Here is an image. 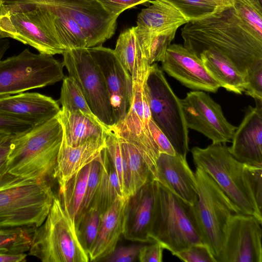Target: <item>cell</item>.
<instances>
[{
	"label": "cell",
	"mask_w": 262,
	"mask_h": 262,
	"mask_svg": "<svg viewBox=\"0 0 262 262\" xmlns=\"http://www.w3.org/2000/svg\"><path fill=\"white\" fill-rule=\"evenodd\" d=\"M184 46L199 58L210 50L226 57L245 76L262 64V35L233 6L187 23L181 30Z\"/></svg>",
	"instance_id": "6da1fadb"
},
{
	"label": "cell",
	"mask_w": 262,
	"mask_h": 262,
	"mask_svg": "<svg viewBox=\"0 0 262 262\" xmlns=\"http://www.w3.org/2000/svg\"><path fill=\"white\" fill-rule=\"evenodd\" d=\"M62 138V127L57 116L17 136L8 156L7 172L24 179H49Z\"/></svg>",
	"instance_id": "7a4b0ae2"
},
{
	"label": "cell",
	"mask_w": 262,
	"mask_h": 262,
	"mask_svg": "<svg viewBox=\"0 0 262 262\" xmlns=\"http://www.w3.org/2000/svg\"><path fill=\"white\" fill-rule=\"evenodd\" d=\"M55 196L49 179L18 178L1 187L0 229L38 228Z\"/></svg>",
	"instance_id": "3957f363"
},
{
	"label": "cell",
	"mask_w": 262,
	"mask_h": 262,
	"mask_svg": "<svg viewBox=\"0 0 262 262\" xmlns=\"http://www.w3.org/2000/svg\"><path fill=\"white\" fill-rule=\"evenodd\" d=\"M191 152L196 167L215 181L242 213L253 215L262 222L261 211L251 194L244 164L231 155L226 143L194 147Z\"/></svg>",
	"instance_id": "277c9868"
},
{
	"label": "cell",
	"mask_w": 262,
	"mask_h": 262,
	"mask_svg": "<svg viewBox=\"0 0 262 262\" xmlns=\"http://www.w3.org/2000/svg\"><path fill=\"white\" fill-rule=\"evenodd\" d=\"M150 238L172 255L193 245H206L193 206L159 184Z\"/></svg>",
	"instance_id": "5b68a950"
},
{
	"label": "cell",
	"mask_w": 262,
	"mask_h": 262,
	"mask_svg": "<svg viewBox=\"0 0 262 262\" xmlns=\"http://www.w3.org/2000/svg\"><path fill=\"white\" fill-rule=\"evenodd\" d=\"M30 256L43 262H88V254L78 239L74 222L55 196L44 222L34 230Z\"/></svg>",
	"instance_id": "8992f818"
},
{
	"label": "cell",
	"mask_w": 262,
	"mask_h": 262,
	"mask_svg": "<svg viewBox=\"0 0 262 262\" xmlns=\"http://www.w3.org/2000/svg\"><path fill=\"white\" fill-rule=\"evenodd\" d=\"M194 173L197 200L192 206L204 241L219 262L228 222L242 213L207 173L196 167Z\"/></svg>",
	"instance_id": "52a82bcc"
},
{
	"label": "cell",
	"mask_w": 262,
	"mask_h": 262,
	"mask_svg": "<svg viewBox=\"0 0 262 262\" xmlns=\"http://www.w3.org/2000/svg\"><path fill=\"white\" fill-rule=\"evenodd\" d=\"M63 64L53 55L28 49L0 61V97L41 88L62 80Z\"/></svg>",
	"instance_id": "ba28073f"
},
{
	"label": "cell",
	"mask_w": 262,
	"mask_h": 262,
	"mask_svg": "<svg viewBox=\"0 0 262 262\" xmlns=\"http://www.w3.org/2000/svg\"><path fill=\"white\" fill-rule=\"evenodd\" d=\"M145 89L152 120L165 134L177 154L189 151L188 128L180 99L176 96L158 65H150Z\"/></svg>",
	"instance_id": "9c48e42d"
},
{
	"label": "cell",
	"mask_w": 262,
	"mask_h": 262,
	"mask_svg": "<svg viewBox=\"0 0 262 262\" xmlns=\"http://www.w3.org/2000/svg\"><path fill=\"white\" fill-rule=\"evenodd\" d=\"M63 66L80 89L94 114L107 127L115 124L103 77L88 48L66 50Z\"/></svg>",
	"instance_id": "30bf717a"
},
{
	"label": "cell",
	"mask_w": 262,
	"mask_h": 262,
	"mask_svg": "<svg viewBox=\"0 0 262 262\" xmlns=\"http://www.w3.org/2000/svg\"><path fill=\"white\" fill-rule=\"evenodd\" d=\"M151 119L147 96L144 90L137 88L133 91L124 118L110 129L136 147L156 180V163L160 152L149 129Z\"/></svg>",
	"instance_id": "8fae6325"
},
{
	"label": "cell",
	"mask_w": 262,
	"mask_h": 262,
	"mask_svg": "<svg viewBox=\"0 0 262 262\" xmlns=\"http://www.w3.org/2000/svg\"><path fill=\"white\" fill-rule=\"evenodd\" d=\"M0 36L28 45L40 53L54 55L65 51L27 8L7 1L0 6Z\"/></svg>",
	"instance_id": "7c38bea8"
},
{
	"label": "cell",
	"mask_w": 262,
	"mask_h": 262,
	"mask_svg": "<svg viewBox=\"0 0 262 262\" xmlns=\"http://www.w3.org/2000/svg\"><path fill=\"white\" fill-rule=\"evenodd\" d=\"M180 103L188 128L203 134L213 143L231 142L236 127L227 121L221 106L209 95L191 91Z\"/></svg>",
	"instance_id": "4fadbf2b"
},
{
	"label": "cell",
	"mask_w": 262,
	"mask_h": 262,
	"mask_svg": "<svg viewBox=\"0 0 262 262\" xmlns=\"http://www.w3.org/2000/svg\"><path fill=\"white\" fill-rule=\"evenodd\" d=\"M261 224L253 215L233 214L226 229L219 262H262Z\"/></svg>",
	"instance_id": "5bb4252c"
},
{
	"label": "cell",
	"mask_w": 262,
	"mask_h": 262,
	"mask_svg": "<svg viewBox=\"0 0 262 262\" xmlns=\"http://www.w3.org/2000/svg\"><path fill=\"white\" fill-rule=\"evenodd\" d=\"M103 77L113 109L115 124L126 115L132 97V78L114 50L102 45L88 48Z\"/></svg>",
	"instance_id": "9a60e30c"
},
{
	"label": "cell",
	"mask_w": 262,
	"mask_h": 262,
	"mask_svg": "<svg viewBox=\"0 0 262 262\" xmlns=\"http://www.w3.org/2000/svg\"><path fill=\"white\" fill-rule=\"evenodd\" d=\"M50 1L81 29L87 39V48L101 46L114 35L118 16L110 14L97 0Z\"/></svg>",
	"instance_id": "2e32d148"
},
{
	"label": "cell",
	"mask_w": 262,
	"mask_h": 262,
	"mask_svg": "<svg viewBox=\"0 0 262 262\" xmlns=\"http://www.w3.org/2000/svg\"><path fill=\"white\" fill-rule=\"evenodd\" d=\"M161 62L167 74L190 89L215 93L221 88L202 60L182 45H170Z\"/></svg>",
	"instance_id": "e0dca14e"
},
{
	"label": "cell",
	"mask_w": 262,
	"mask_h": 262,
	"mask_svg": "<svg viewBox=\"0 0 262 262\" xmlns=\"http://www.w3.org/2000/svg\"><path fill=\"white\" fill-rule=\"evenodd\" d=\"M159 184L147 182L128 199L123 235L125 239L141 243L154 242L150 238Z\"/></svg>",
	"instance_id": "ac0fdd59"
},
{
	"label": "cell",
	"mask_w": 262,
	"mask_h": 262,
	"mask_svg": "<svg viewBox=\"0 0 262 262\" xmlns=\"http://www.w3.org/2000/svg\"><path fill=\"white\" fill-rule=\"evenodd\" d=\"M60 110L56 100L37 93H21L0 97V115L33 126L57 116Z\"/></svg>",
	"instance_id": "d6986e66"
},
{
	"label": "cell",
	"mask_w": 262,
	"mask_h": 262,
	"mask_svg": "<svg viewBox=\"0 0 262 262\" xmlns=\"http://www.w3.org/2000/svg\"><path fill=\"white\" fill-rule=\"evenodd\" d=\"M233 136L229 147L231 155L247 164L262 166V100H255Z\"/></svg>",
	"instance_id": "ffe728a7"
},
{
	"label": "cell",
	"mask_w": 262,
	"mask_h": 262,
	"mask_svg": "<svg viewBox=\"0 0 262 262\" xmlns=\"http://www.w3.org/2000/svg\"><path fill=\"white\" fill-rule=\"evenodd\" d=\"M156 179L159 184L193 206L197 200L195 173L186 157L176 154H160L156 163Z\"/></svg>",
	"instance_id": "44dd1931"
},
{
	"label": "cell",
	"mask_w": 262,
	"mask_h": 262,
	"mask_svg": "<svg viewBox=\"0 0 262 262\" xmlns=\"http://www.w3.org/2000/svg\"><path fill=\"white\" fill-rule=\"evenodd\" d=\"M106 138L91 140L76 146H70L62 140L52 174L59 185V191L63 189L76 173L100 158L106 146Z\"/></svg>",
	"instance_id": "7402d4cb"
},
{
	"label": "cell",
	"mask_w": 262,
	"mask_h": 262,
	"mask_svg": "<svg viewBox=\"0 0 262 262\" xmlns=\"http://www.w3.org/2000/svg\"><path fill=\"white\" fill-rule=\"evenodd\" d=\"M128 199L117 198L102 215L98 234L89 253V261H100L117 247L123 235L125 210Z\"/></svg>",
	"instance_id": "603a6c76"
},
{
	"label": "cell",
	"mask_w": 262,
	"mask_h": 262,
	"mask_svg": "<svg viewBox=\"0 0 262 262\" xmlns=\"http://www.w3.org/2000/svg\"><path fill=\"white\" fill-rule=\"evenodd\" d=\"M151 5L143 9L137 16L139 29L155 34L177 32L188 22L185 16L166 0H149Z\"/></svg>",
	"instance_id": "cb8c5ba5"
},
{
	"label": "cell",
	"mask_w": 262,
	"mask_h": 262,
	"mask_svg": "<svg viewBox=\"0 0 262 262\" xmlns=\"http://www.w3.org/2000/svg\"><path fill=\"white\" fill-rule=\"evenodd\" d=\"M57 117L63 129L62 140L71 146H78L93 139L106 138L109 131L101 121L80 112L61 108Z\"/></svg>",
	"instance_id": "d4e9b609"
},
{
	"label": "cell",
	"mask_w": 262,
	"mask_h": 262,
	"mask_svg": "<svg viewBox=\"0 0 262 262\" xmlns=\"http://www.w3.org/2000/svg\"><path fill=\"white\" fill-rule=\"evenodd\" d=\"M199 58L221 87L237 94L245 92V76L226 57L216 52L207 50L201 53Z\"/></svg>",
	"instance_id": "484cf974"
},
{
	"label": "cell",
	"mask_w": 262,
	"mask_h": 262,
	"mask_svg": "<svg viewBox=\"0 0 262 262\" xmlns=\"http://www.w3.org/2000/svg\"><path fill=\"white\" fill-rule=\"evenodd\" d=\"M100 162L98 185L90 207L95 209L102 215L117 198L123 196L117 175L106 147L102 151Z\"/></svg>",
	"instance_id": "4316f807"
},
{
	"label": "cell",
	"mask_w": 262,
	"mask_h": 262,
	"mask_svg": "<svg viewBox=\"0 0 262 262\" xmlns=\"http://www.w3.org/2000/svg\"><path fill=\"white\" fill-rule=\"evenodd\" d=\"M91 163L74 175L63 189L59 191L61 203L74 223L84 200Z\"/></svg>",
	"instance_id": "83f0119b"
},
{
	"label": "cell",
	"mask_w": 262,
	"mask_h": 262,
	"mask_svg": "<svg viewBox=\"0 0 262 262\" xmlns=\"http://www.w3.org/2000/svg\"><path fill=\"white\" fill-rule=\"evenodd\" d=\"M118 137L127 164L130 197L143 185L154 179L146 163L136 147L130 142Z\"/></svg>",
	"instance_id": "f1b7e54d"
},
{
	"label": "cell",
	"mask_w": 262,
	"mask_h": 262,
	"mask_svg": "<svg viewBox=\"0 0 262 262\" xmlns=\"http://www.w3.org/2000/svg\"><path fill=\"white\" fill-rule=\"evenodd\" d=\"M114 51L131 76L135 73L142 59L146 58L139 43L134 27L127 28L121 32Z\"/></svg>",
	"instance_id": "f546056e"
},
{
	"label": "cell",
	"mask_w": 262,
	"mask_h": 262,
	"mask_svg": "<svg viewBox=\"0 0 262 262\" xmlns=\"http://www.w3.org/2000/svg\"><path fill=\"white\" fill-rule=\"evenodd\" d=\"M142 51L149 64L162 61L167 49L174 39L176 32L155 34L134 27Z\"/></svg>",
	"instance_id": "4dcf8cb0"
},
{
	"label": "cell",
	"mask_w": 262,
	"mask_h": 262,
	"mask_svg": "<svg viewBox=\"0 0 262 262\" xmlns=\"http://www.w3.org/2000/svg\"><path fill=\"white\" fill-rule=\"evenodd\" d=\"M106 149L117 175L123 198H129V177L126 160L118 136L109 129L105 140Z\"/></svg>",
	"instance_id": "1f68e13d"
},
{
	"label": "cell",
	"mask_w": 262,
	"mask_h": 262,
	"mask_svg": "<svg viewBox=\"0 0 262 262\" xmlns=\"http://www.w3.org/2000/svg\"><path fill=\"white\" fill-rule=\"evenodd\" d=\"M101 214L90 207L81 212L75 221L77 236L81 246L89 253L97 238Z\"/></svg>",
	"instance_id": "d6a6232c"
},
{
	"label": "cell",
	"mask_w": 262,
	"mask_h": 262,
	"mask_svg": "<svg viewBox=\"0 0 262 262\" xmlns=\"http://www.w3.org/2000/svg\"><path fill=\"white\" fill-rule=\"evenodd\" d=\"M175 6L189 21L204 18L229 5L223 0H166Z\"/></svg>",
	"instance_id": "836d02e7"
},
{
	"label": "cell",
	"mask_w": 262,
	"mask_h": 262,
	"mask_svg": "<svg viewBox=\"0 0 262 262\" xmlns=\"http://www.w3.org/2000/svg\"><path fill=\"white\" fill-rule=\"evenodd\" d=\"M36 228L0 229V253L23 254L28 252Z\"/></svg>",
	"instance_id": "e575fe53"
},
{
	"label": "cell",
	"mask_w": 262,
	"mask_h": 262,
	"mask_svg": "<svg viewBox=\"0 0 262 262\" xmlns=\"http://www.w3.org/2000/svg\"><path fill=\"white\" fill-rule=\"evenodd\" d=\"M59 102L61 108L71 112H80L93 119L100 121L92 111L79 86L70 76L62 79Z\"/></svg>",
	"instance_id": "d590c367"
},
{
	"label": "cell",
	"mask_w": 262,
	"mask_h": 262,
	"mask_svg": "<svg viewBox=\"0 0 262 262\" xmlns=\"http://www.w3.org/2000/svg\"><path fill=\"white\" fill-rule=\"evenodd\" d=\"M261 4V0H233L232 6L257 32L262 35Z\"/></svg>",
	"instance_id": "8d00e7d4"
},
{
	"label": "cell",
	"mask_w": 262,
	"mask_h": 262,
	"mask_svg": "<svg viewBox=\"0 0 262 262\" xmlns=\"http://www.w3.org/2000/svg\"><path fill=\"white\" fill-rule=\"evenodd\" d=\"M17 136L0 132V188L19 178L9 174L7 171L8 156L11 144Z\"/></svg>",
	"instance_id": "74e56055"
},
{
	"label": "cell",
	"mask_w": 262,
	"mask_h": 262,
	"mask_svg": "<svg viewBox=\"0 0 262 262\" xmlns=\"http://www.w3.org/2000/svg\"><path fill=\"white\" fill-rule=\"evenodd\" d=\"M248 185L254 201L260 211L262 209V166L244 164Z\"/></svg>",
	"instance_id": "f35d334b"
},
{
	"label": "cell",
	"mask_w": 262,
	"mask_h": 262,
	"mask_svg": "<svg viewBox=\"0 0 262 262\" xmlns=\"http://www.w3.org/2000/svg\"><path fill=\"white\" fill-rule=\"evenodd\" d=\"M173 255L185 262H216L209 247L205 244L193 245Z\"/></svg>",
	"instance_id": "ab89813d"
},
{
	"label": "cell",
	"mask_w": 262,
	"mask_h": 262,
	"mask_svg": "<svg viewBox=\"0 0 262 262\" xmlns=\"http://www.w3.org/2000/svg\"><path fill=\"white\" fill-rule=\"evenodd\" d=\"M245 78L244 93L255 100H262V64L248 70Z\"/></svg>",
	"instance_id": "60d3db41"
},
{
	"label": "cell",
	"mask_w": 262,
	"mask_h": 262,
	"mask_svg": "<svg viewBox=\"0 0 262 262\" xmlns=\"http://www.w3.org/2000/svg\"><path fill=\"white\" fill-rule=\"evenodd\" d=\"M101 156L99 160L94 161L91 163V168L87 180L85 194L79 214L81 212L88 209L91 206L98 185L100 170V161Z\"/></svg>",
	"instance_id": "b9f144b4"
},
{
	"label": "cell",
	"mask_w": 262,
	"mask_h": 262,
	"mask_svg": "<svg viewBox=\"0 0 262 262\" xmlns=\"http://www.w3.org/2000/svg\"><path fill=\"white\" fill-rule=\"evenodd\" d=\"M144 245H133L116 247L101 261L106 262H132L138 258L139 251Z\"/></svg>",
	"instance_id": "7bdbcfd3"
},
{
	"label": "cell",
	"mask_w": 262,
	"mask_h": 262,
	"mask_svg": "<svg viewBox=\"0 0 262 262\" xmlns=\"http://www.w3.org/2000/svg\"><path fill=\"white\" fill-rule=\"evenodd\" d=\"M110 14L118 16L124 11L149 0H97Z\"/></svg>",
	"instance_id": "ee69618b"
},
{
	"label": "cell",
	"mask_w": 262,
	"mask_h": 262,
	"mask_svg": "<svg viewBox=\"0 0 262 262\" xmlns=\"http://www.w3.org/2000/svg\"><path fill=\"white\" fill-rule=\"evenodd\" d=\"M33 127L28 123L0 115V132L20 135Z\"/></svg>",
	"instance_id": "f6af8a7d"
},
{
	"label": "cell",
	"mask_w": 262,
	"mask_h": 262,
	"mask_svg": "<svg viewBox=\"0 0 262 262\" xmlns=\"http://www.w3.org/2000/svg\"><path fill=\"white\" fill-rule=\"evenodd\" d=\"M149 129L151 136L159 148L160 153L174 155L176 152L171 144L165 134L157 126L152 118L149 122Z\"/></svg>",
	"instance_id": "bcb514c9"
},
{
	"label": "cell",
	"mask_w": 262,
	"mask_h": 262,
	"mask_svg": "<svg viewBox=\"0 0 262 262\" xmlns=\"http://www.w3.org/2000/svg\"><path fill=\"white\" fill-rule=\"evenodd\" d=\"M163 249V246L157 242L149 243L141 248L138 258L141 262H161Z\"/></svg>",
	"instance_id": "7dc6e473"
},
{
	"label": "cell",
	"mask_w": 262,
	"mask_h": 262,
	"mask_svg": "<svg viewBox=\"0 0 262 262\" xmlns=\"http://www.w3.org/2000/svg\"><path fill=\"white\" fill-rule=\"evenodd\" d=\"M27 254L0 253V262H24L26 261Z\"/></svg>",
	"instance_id": "c3c4849f"
},
{
	"label": "cell",
	"mask_w": 262,
	"mask_h": 262,
	"mask_svg": "<svg viewBox=\"0 0 262 262\" xmlns=\"http://www.w3.org/2000/svg\"><path fill=\"white\" fill-rule=\"evenodd\" d=\"M10 47V42L7 38L0 36V61Z\"/></svg>",
	"instance_id": "681fc988"
},
{
	"label": "cell",
	"mask_w": 262,
	"mask_h": 262,
	"mask_svg": "<svg viewBox=\"0 0 262 262\" xmlns=\"http://www.w3.org/2000/svg\"><path fill=\"white\" fill-rule=\"evenodd\" d=\"M225 1H226L230 5L232 6L233 0H225Z\"/></svg>",
	"instance_id": "f907efd6"
},
{
	"label": "cell",
	"mask_w": 262,
	"mask_h": 262,
	"mask_svg": "<svg viewBox=\"0 0 262 262\" xmlns=\"http://www.w3.org/2000/svg\"><path fill=\"white\" fill-rule=\"evenodd\" d=\"M4 0H0V6L2 5V4L4 2Z\"/></svg>",
	"instance_id": "816d5d0a"
},
{
	"label": "cell",
	"mask_w": 262,
	"mask_h": 262,
	"mask_svg": "<svg viewBox=\"0 0 262 262\" xmlns=\"http://www.w3.org/2000/svg\"><path fill=\"white\" fill-rule=\"evenodd\" d=\"M223 1H224L225 2H226V3H227L228 5H229L226 1H225V0H223ZM231 6V5H230Z\"/></svg>",
	"instance_id": "f5cc1de1"
}]
</instances>
